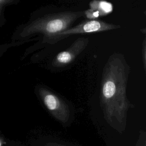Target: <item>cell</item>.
I'll return each mask as SVG.
<instances>
[{"mask_svg":"<svg viewBox=\"0 0 146 146\" xmlns=\"http://www.w3.org/2000/svg\"><path fill=\"white\" fill-rule=\"evenodd\" d=\"M43 103L47 110L56 115L62 111L64 107V104L59 98L52 92H46L42 97Z\"/></svg>","mask_w":146,"mask_h":146,"instance_id":"cell-4","label":"cell"},{"mask_svg":"<svg viewBox=\"0 0 146 146\" xmlns=\"http://www.w3.org/2000/svg\"><path fill=\"white\" fill-rule=\"evenodd\" d=\"M116 92V85L115 83L110 80H107L103 84L102 88L103 95L106 99L112 98Z\"/></svg>","mask_w":146,"mask_h":146,"instance_id":"cell-6","label":"cell"},{"mask_svg":"<svg viewBox=\"0 0 146 146\" xmlns=\"http://www.w3.org/2000/svg\"><path fill=\"white\" fill-rule=\"evenodd\" d=\"M90 9L98 11L100 16L110 14L113 11V5L111 3L104 0H92L89 4Z\"/></svg>","mask_w":146,"mask_h":146,"instance_id":"cell-5","label":"cell"},{"mask_svg":"<svg viewBox=\"0 0 146 146\" xmlns=\"http://www.w3.org/2000/svg\"><path fill=\"white\" fill-rule=\"evenodd\" d=\"M88 42V39L87 38L77 39L68 49L61 51L56 55L54 58V63L58 66L68 64L87 46Z\"/></svg>","mask_w":146,"mask_h":146,"instance_id":"cell-3","label":"cell"},{"mask_svg":"<svg viewBox=\"0 0 146 146\" xmlns=\"http://www.w3.org/2000/svg\"><path fill=\"white\" fill-rule=\"evenodd\" d=\"M84 10L48 6L39 9L29 27L30 33L39 34V48L53 44L56 35L70 27L84 16Z\"/></svg>","mask_w":146,"mask_h":146,"instance_id":"cell-1","label":"cell"},{"mask_svg":"<svg viewBox=\"0 0 146 146\" xmlns=\"http://www.w3.org/2000/svg\"><path fill=\"white\" fill-rule=\"evenodd\" d=\"M120 27L119 25L107 23L99 19L86 20L75 26H71L58 33L54 38V44L72 35L106 31L116 29Z\"/></svg>","mask_w":146,"mask_h":146,"instance_id":"cell-2","label":"cell"}]
</instances>
